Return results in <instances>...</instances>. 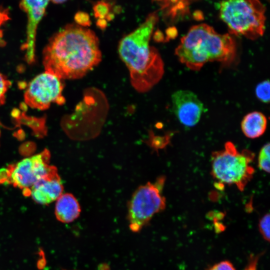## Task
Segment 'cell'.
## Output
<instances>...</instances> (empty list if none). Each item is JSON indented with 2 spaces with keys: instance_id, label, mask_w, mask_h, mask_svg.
<instances>
[{
  "instance_id": "cell-1",
  "label": "cell",
  "mask_w": 270,
  "mask_h": 270,
  "mask_svg": "<svg viewBox=\"0 0 270 270\" xmlns=\"http://www.w3.org/2000/svg\"><path fill=\"white\" fill-rule=\"evenodd\" d=\"M45 71L62 80L84 76L102 60L99 40L92 30L68 24L52 37L42 51Z\"/></svg>"
},
{
  "instance_id": "cell-2",
  "label": "cell",
  "mask_w": 270,
  "mask_h": 270,
  "mask_svg": "<svg viewBox=\"0 0 270 270\" xmlns=\"http://www.w3.org/2000/svg\"><path fill=\"white\" fill-rule=\"evenodd\" d=\"M158 20L156 12L148 14L145 21L120 40L118 52L130 72L132 86L140 92L150 90L162 78L164 64L162 58L150 41Z\"/></svg>"
},
{
  "instance_id": "cell-3",
  "label": "cell",
  "mask_w": 270,
  "mask_h": 270,
  "mask_svg": "<svg viewBox=\"0 0 270 270\" xmlns=\"http://www.w3.org/2000/svg\"><path fill=\"white\" fill-rule=\"evenodd\" d=\"M234 39L228 34H220L212 27L200 24L190 28L175 49L179 61L192 70H199L206 63L230 64L236 56Z\"/></svg>"
},
{
  "instance_id": "cell-4",
  "label": "cell",
  "mask_w": 270,
  "mask_h": 270,
  "mask_svg": "<svg viewBox=\"0 0 270 270\" xmlns=\"http://www.w3.org/2000/svg\"><path fill=\"white\" fill-rule=\"evenodd\" d=\"M264 12L258 0H223L220 16L230 34L254 40L264 34Z\"/></svg>"
},
{
  "instance_id": "cell-5",
  "label": "cell",
  "mask_w": 270,
  "mask_h": 270,
  "mask_svg": "<svg viewBox=\"0 0 270 270\" xmlns=\"http://www.w3.org/2000/svg\"><path fill=\"white\" fill-rule=\"evenodd\" d=\"M254 157L251 151L239 152L232 142H228L223 150L212 154V174L219 182L234 184L242 191L253 177L254 169L251 164Z\"/></svg>"
},
{
  "instance_id": "cell-6",
  "label": "cell",
  "mask_w": 270,
  "mask_h": 270,
  "mask_svg": "<svg viewBox=\"0 0 270 270\" xmlns=\"http://www.w3.org/2000/svg\"><path fill=\"white\" fill-rule=\"evenodd\" d=\"M166 177L162 176L154 182H148L134 192L128 204L127 220L130 230L140 231L154 215L164 210L166 206L162 190Z\"/></svg>"
},
{
  "instance_id": "cell-7",
  "label": "cell",
  "mask_w": 270,
  "mask_h": 270,
  "mask_svg": "<svg viewBox=\"0 0 270 270\" xmlns=\"http://www.w3.org/2000/svg\"><path fill=\"white\" fill-rule=\"evenodd\" d=\"M54 74L45 71L36 76L28 84L24 94L25 103L30 108L46 110L52 104H63L64 84Z\"/></svg>"
},
{
  "instance_id": "cell-8",
  "label": "cell",
  "mask_w": 270,
  "mask_h": 270,
  "mask_svg": "<svg viewBox=\"0 0 270 270\" xmlns=\"http://www.w3.org/2000/svg\"><path fill=\"white\" fill-rule=\"evenodd\" d=\"M50 158V152L46 150L22 159L10 166L8 170V180L14 186L30 190L36 182L48 174L55 168L48 164Z\"/></svg>"
},
{
  "instance_id": "cell-9",
  "label": "cell",
  "mask_w": 270,
  "mask_h": 270,
  "mask_svg": "<svg viewBox=\"0 0 270 270\" xmlns=\"http://www.w3.org/2000/svg\"><path fill=\"white\" fill-rule=\"evenodd\" d=\"M172 110L178 121L184 126L192 127L200 121L205 108L194 92L178 90L172 96Z\"/></svg>"
},
{
  "instance_id": "cell-10",
  "label": "cell",
  "mask_w": 270,
  "mask_h": 270,
  "mask_svg": "<svg viewBox=\"0 0 270 270\" xmlns=\"http://www.w3.org/2000/svg\"><path fill=\"white\" fill-rule=\"evenodd\" d=\"M48 2L49 0H21L20 2V6L26 13L28 18L24 50L26 61L29 64L35 60L36 30Z\"/></svg>"
},
{
  "instance_id": "cell-11",
  "label": "cell",
  "mask_w": 270,
  "mask_h": 270,
  "mask_svg": "<svg viewBox=\"0 0 270 270\" xmlns=\"http://www.w3.org/2000/svg\"><path fill=\"white\" fill-rule=\"evenodd\" d=\"M63 191L64 186L55 167L48 174L32 186L30 194L35 202L46 205L56 200Z\"/></svg>"
},
{
  "instance_id": "cell-12",
  "label": "cell",
  "mask_w": 270,
  "mask_h": 270,
  "mask_svg": "<svg viewBox=\"0 0 270 270\" xmlns=\"http://www.w3.org/2000/svg\"><path fill=\"white\" fill-rule=\"evenodd\" d=\"M80 204L72 194H62L56 200L54 214L56 219L62 223L71 222L78 218Z\"/></svg>"
},
{
  "instance_id": "cell-13",
  "label": "cell",
  "mask_w": 270,
  "mask_h": 270,
  "mask_svg": "<svg viewBox=\"0 0 270 270\" xmlns=\"http://www.w3.org/2000/svg\"><path fill=\"white\" fill-rule=\"evenodd\" d=\"M267 122V118L262 112H252L244 117L241 122L242 130L248 138H258L265 132Z\"/></svg>"
},
{
  "instance_id": "cell-14",
  "label": "cell",
  "mask_w": 270,
  "mask_h": 270,
  "mask_svg": "<svg viewBox=\"0 0 270 270\" xmlns=\"http://www.w3.org/2000/svg\"><path fill=\"white\" fill-rule=\"evenodd\" d=\"M270 81L267 80L260 82L255 89V94L257 98L265 104H268L270 102Z\"/></svg>"
},
{
  "instance_id": "cell-15",
  "label": "cell",
  "mask_w": 270,
  "mask_h": 270,
  "mask_svg": "<svg viewBox=\"0 0 270 270\" xmlns=\"http://www.w3.org/2000/svg\"><path fill=\"white\" fill-rule=\"evenodd\" d=\"M270 143L264 145L260 150L258 158V166L262 170L270 172Z\"/></svg>"
},
{
  "instance_id": "cell-16",
  "label": "cell",
  "mask_w": 270,
  "mask_h": 270,
  "mask_svg": "<svg viewBox=\"0 0 270 270\" xmlns=\"http://www.w3.org/2000/svg\"><path fill=\"white\" fill-rule=\"evenodd\" d=\"M110 4L106 1L101 0L96 3L93 7L94 16L98 19L106 18L110 14Z\"/></svg>"
},
{
  "instance_id": "cell-17",
  "label": "cell",
  "mask_w": 270,
  "mask_h": 270,
  "mask_svg": "<svg viewBox=\"0 0 270 270\" xmlns=\"http://www.w3.org/2000/svg\"><path fill=\"white\" fill-rule=\"evenodd\" d=\"M270 214H264L260 220L258 228L262 238L266 241L270 242Z\"/></svg>"
},
{
  "instance_id": "cell-18",
  "label": "cell",
  "mask_w": 270,
  "mask_h": 270,
  "mask_svg": "<svg viewBox=\"0 0 270 270\" xmlns=\"http://www.w3.org/2000/svg\"><path fill=\"white\" fill-rule=\"evenodd\" d=\"M11 85V82L0 72V106L4 104L6 94Z\"/></svg>"
},
{
  "instance_id": "cell-19",
  "label": "cell",
  "mask_w": 270,
  "mask_h": 270,
  "mask_svg": "<svg viewBox=\"0 0 270 270\" xmlns=\"http://www.w3.org/2000/svg\"><path fill=\"white\" fill-rule=\"evenodd\" d=\"M74 20L78 25L82 26H90L91 24L89 15L84 12H78L74 16Z\"/></svg>"
},
{
  "instance_id": "cell-20",
  "label": "cell",
  "mask_w": 270,
  "mask_h": 270,
  "mask_svg": "<svg viewBox=\"0 0 270 270\" xmlns=\"http://www.w3.org/2000/svg\"><path fill=\"white\" fill-rule=\"evenodd\" d=\"M208 270H236L232 264L227 260L222 261L212 266Z\"/></svg>"
},
{
  "instance_id": "cell-21",
  "label": "cell",
  "mask_w": 270,
  "mask_h": 270,
  "mask_svg": "<svg viewBox=\"0 0 270 270\" xmlns=\"http://www.w3.org/2000/svg\"><path fill=\"white\" fill-rule=\"evenodd\" d=\"M258 256L252 258L244 270H256V266Z\"/></svg>"
},
{
  "instance_id": "cell-22",
  "label": "cell",
  "mask_w": 270,
  "mask_h": 270,
  "mask_svg": "<svg viewBox=\"0 0 270 270\" xmlns=\"http://www.w3.org/2000/svg\"><path fill=\"white\" fill-rule=\"evenodd\" d=\"M96 24L98 26L100 27V28H104L106 26L107 22L106 19L100 18V19H98Z\"/></svg>"
},
{
  "instance_id": "cell-23",
  "label": "cell",
  "mask_w": 270,
  "mask_h": 270,
  "mask_svg": "<svg viewBox=\"0 0 270 270\" xmlns=\"http://www.w3.org/2000/svg\"><path fill=\"white\" fill-rule=\"evenodd\" d=\"M67 0H52V1L54 3H56V4H60V3H62V2H64L66 1Z\"/></svg>"
},
{
  "instance_id": "cell-24",
  "label": "cell",
  "mask_w": 270,
  "mask_h": 270,
  "mask_svg": "<svg viewBox=\"0 0 270 270\" xmlns=\"http://www.w3.org/2000/svg\"></svg>"
}]
</instances>
